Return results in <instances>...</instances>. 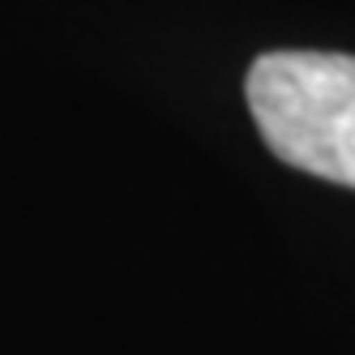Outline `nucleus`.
Returning <instances> with one entry per match:
<instances>
[{"mask_svg": "<svg viewBox=\"0 0 355 355\" xmlns=\"http://www.w3.org/2000/svg\"><path fill=\"white\" fill-rule=\"evenodd\" d=\"M244 94L287 167L355 189V56L266 52L252 60Z\"/></svg>", "mask_w": 355, "mask_h": 355, "instance_id": "f257e3e1", "label": "nucleus"}]
</instances>
